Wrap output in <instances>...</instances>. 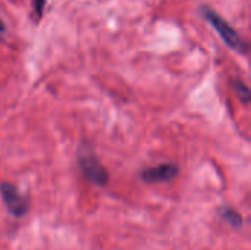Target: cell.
Listing matches in <instances>:
<instances>
[{
	"instance_id": "6da1fadb",
	"label": "cell",
	"mask_w": 251,
	"mask_h": 250,
	"mask_svg": "<svg viewBox=\"0 0 251 250\" xmlns=\"http://www.w3.org/2000/svg\"><path fill=\"white\" fill-rule=\"evenodd\" d=\"M78 165L81 172L90 183L100 187L109 183V174L90 144H84L78 150Z\"/></svg>"
},
{
	"instance_id": "7a4b0ae2",
	"label": "cell",
	"mask_w": 251,
	"mask_h": 250,
	"mask_svg": "<svg viewBox=\"0 0 251 250\" xmlns=\"http://www.w3.org/2000/svg\"><path fill=\"white\" fill-rule=\"evenodd\" d=\"M203 18L218 31V34L222 37V40L234 50L240 52V53H247V44L244 43V40L238 35V32L226 22L224 21V18L216 13L215 10H212L207 6H201L200 9Z\"/></svg>"
},
{
	"instance_id": "3957f363",
	"label": "cell",
	"mask_w": 251,
	"mask_h": 250,
	"mask_svg": "<svg viewBox=\"0 0 251 250\" xmlns=\"http://www.w3.org/2000/svg\"><path fill=\"white\" fill-rule=\"evenodd\" d=\"M0 196L7 209V212L13 217H24L28 212V202L26 199L18 192V189L10 183L0 184Z\"/></svg>"
},
{
	"instance_id": "277c9868",
	"label": "cell",
	"mask_w": 251,
	"mask_h": 250,
	"mask_svg": "<svg viewBox=\"0 0 251 250\" xmlns=\"http://www.w3.org/2000/svg\"><path fill=\"white\" fill-rule=\"evenodd\" d=\"M179 174V168L175 164H160L157 167L146 168L140 172V178L150 184L157 183H168L174 178H176Z\"/></svg>"
},
{
	"instance_id": "5b68a950",
	"label": "cell",
	"mask_w": 251,
	"mask_h": 250,
	"mask_svg": "<svg viewBox=\"0 0 251 250\" xmlns=\"http://www.w3.org/2000/svg\"><path fill=\"white\" fill-rule=\"evenodd\" d=\"M219 214H221V217H222L231 227H234V228H241L243 224H244V220H243L241 214H240L238 211L229 208V206H222V208L219 209Z\"/></svg>"
},
{
	"instance_id": "8992f818",
	"label": "cell",
	"mask_w": 251,
	"mask_h": 250,
	"mask_svg": "<svg viewBox=\"0 0 251 250\" xmlns=\"http://www.w3.org/2000/svg\"><path fill=\"white\" fill-rule=\"evenodd\" d=\"M234 90L237 93V96L240 97V100L244 103V105H249L251 100V91L249 88V85L243 81V80H234Z\"/></svg>"
},
{
	"instance_id": "52a82bcc",
	"label": "cell",
	"mask_w": 251,
	"mask_h": 250,
	"mask_svg": "<svg viewBox=\"0 0 251 250\" xmlns=\"http://www.w3.org/2000/svg\"><path fill=\"white\" fill-rule=\"evenodd\" d=\"M44 3H46V0H34V7H35L37 16H41V15H43Z\"/></svg>"
},
{
	"instance_id": "ba28073f",
	"label": "cell",
	"mask_w": 251,
	"mask_h": 250,
	"mask_svg": "<svg viewBox=\"0 0 251 250\" xmlns=\"http://www.w3.org/2000/svg\"><path fill=\"white\" fill-rule=\"evenodd\" d=\"M3 31H4V24L0 21V32H3Z\"/></svg>"
}]
</instances>
